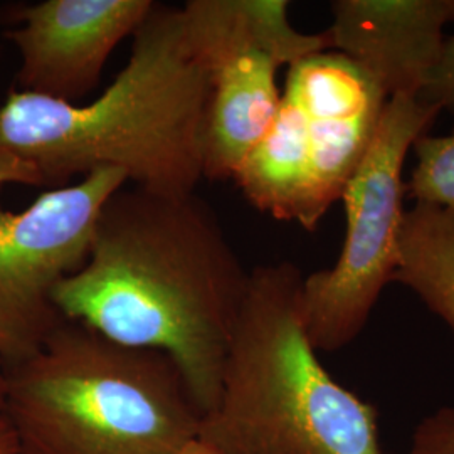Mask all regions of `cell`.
Masks as SVG:
<instances>
[{"label": "cell", "mask_w": 454, "mask_h": 454, "mask_svg": "<svg viewBox=\"0 0 454 454\" xmlns=\"http://www.w3.org/2000/svg\"><path fill=\"white\" fill-rule=\"evenodd\" d=\"M411 454H454V407H441L418 424Z\"/></svg>", "instance_id": "cell-14"}, {"label": "cell", "mask_w": 454, "mask_h": 454, "mask_svg": "<svg viewBox=\"0 0 454 454\" xmlns=\"http://www.w3.org/2000/svg\"><path fill=\"white\" fill-rule=\"evenodd\" d=\"M153 0H44L9 9V39L20 56L16 90L80 105Z\"/></svg>", "instance_id": "cell-9"}, {"label": "cell", "mask_w": 454, "mask_h": 454, "mask_svg": "<svg viewBox=\"0 0 454 454\" xmlns=\"http://www.w3.org/2000/svg\"><path fill=\"white\" fill-rule=\"evenodd\" d=\"M330 49L360 66L387 98L418 97L454 22V0H335Z\"/></svg>", "instance_id": "cell-10"}, {"label": "cell", "mask_w": 454, "mask_h": 454, "mask_svg": "<svg viewBox=\"0 0 454 454\" xmlns=\"http://www.w3.org/2000/svg\"><path fill=\"white\" fill-rule=\"evenodd\" d=\"M2 414L20 454H176L204 419L168 356L69 320L5 369Z\"/></svg>", "instance_id": "cell-4"}, {"label": "cell", "mask_w": 454, "mask_h": 454, "mask_svg": "<svg viewBox=\"0 0 454 454\" xmlns=\"http://www.w3.org/2000/svg\"><path fill=\"white\" fill-rule=\"evenodd\" d=\"M131 37L129 63L93 101L12 90L0 106V160L22 163L48 191L108 168L150 192L195 194L204 179L209 67L184 7L155 2Z\"/></svg>", "instance_id": "cell-2"}, {"label": "cell", "mask_w": 454, "mask_h": 454, "mask_svg": "<svg viewBox=\"0 0 454 454\" xmlns=\"http://www.w3.org/2000/svg\"><path fill=\"white\" fill-rule=\"evenodd\" d=\"M127 184L116 170H98L49 189L20 212L0 204V358L17 365L65 322L54 292L88 258L98 214Z\"/></svg>", "instance_id": "cell-7"}, {"label": "cell", "mask_w": 454, "mask_h": 454, "mask_svg": "<svg viewBox=\"0 0 454 454\" xmlns=\"http://www.w3.org/2000/svg\"><path fill=\"white\" fill-rule=\"evenodd\" d=\"M438 114L418 98L387 99L371 148L341 194L347 232L340 258L301 281V318L317 352H335L356 340L392 281L406 214L407 153Z\"/></svg>", "instance_id": "cell-5"}, {"label": "cell", "mask_w": 454, "mask_h": 454, "mask_svg": "<svg viewBox=\"0 0 454 454\" xmlns=\"http://www.w3.org/2000/svg\"><path fill=\"white\" fill-rule=\"evenodd\" d=\"M0 454H20L16 433L9 419L0 412Z\"/></svg>", "instance_id": "cell-16"}, {"label": "cell", "mask_w": 454, "mask_h": 454, "mask_svg": "<svg viewBox=\"0 0 454 454\" xmlns=\"http://www.w3.org/2000/svg\"><path fill=\"white\" fill-rule=\"evenodd\" d=\"M416 165L406 182L407 197L454 211V131L422 135L412 146Z\"/></svg>", "instance_id": "cell-12"}, {"label": "cell", "mask_w": 454, "mask_h": 454, "mask_svg": "<svg viewBox=\"0 0 454 454\" xmlns=\"http://www.w3.org/2000/svg\"><path fill=\"white\" fill-rule=\"evenodd\" d=\"M247 281L197 194L125 184L103 204L88 258L56 288L54 305L110 340L168 356L206 418L219 403Z\"/></svg>", "instance_id": "cell-1"}, {"label": "cell", "mask_w": 454, "mask_h": 454, "mask_svg": "<svg viewBox=\"0 0 454 454\" xmlns=\"http://www.w3.org/2000/svg\"><path fill=\"white\" fill-rule=\"evenodd\" d=\"M301 281L288 261L249 273L200 438L226 454H382L377 409L339 384L309 341Z\"/></svg>", "instance_id": "cell-3"}, {"label": "cell", "mask_w": 454, "mask_h": 454, "mask_svg": "<svg viewBox=\"0 0 454 454\" xmlns=\"http://www.w3.org/2000/svg\"><path fill=\"white\" fill-rule=\"evenodd\" d=\"M182 7L211 73L204 179L232 180L275 123L278 69L326 51L328 37L296 31L286 0H189Z\"/></svg>", "instance_id": "cell-6"}, {"label": "cell", "mask_w": 454, "mask_h": 454, "mask_svg": "<svg viewBox=\"0 0 454 454\" xmlns=\"http://www.w3.org/2000/svg\"><path fill=\"white\" fill-rule=\"evenodd\" d=\"M176 454H226L224 451H221L217 446L211 444L209 441L206 439L195 438L187 442L182 450H179Z\"/></svg>", "instance_id": "cell-17"}, {"label": "cell", "mask_w": 454, "mask_h": 454, "mask_svg": "<svg viewBox=\"0 0 454 454\" xmlns=\"http://www.w3.org/2000/svg\"><path fill=\"white\" fill-rule=\"evenodd\" d=\"M4 395H5V369H4V362L0 358V412L4 409Z\"/></svg>", "instance_id": "cell-18"}, {"label": "cell", "mask_w": 454, "mask_h": 454, "mask_svg": "<svg viewBox=\"0 0 454 454\" xmlns=\"http://www.w3.org/2000/svg\"><path fill=\"white\" fill-rule=\"evenodd\" d=\"M5 184H24L37 187L33 172L22 163L0 160V187Z\"/></svg>", "instance_id": "cell-15"}, {"label": "cell", "mask_w": 454, "mask_h": 454, "mask_svg": "<svg viewBox=\"0 0 454 454\" xmlns=\"http://www.w3.org/2000/svg\"><path fill=\"white\" fill-rule=\"evenodd\" d=\"M283 95L303 116L309 182L300 226L315 231L369 152L389 98L360 66L332 49L290 66Z\"/></svg>", "instance_id": "cell-8"}, {"label": "cell", "mask_w": 454, "mask_h": 454, "mask_svg": "<svg viewBox=\"0 0 454 454\" xmlns=\"http://www.w3.org/2000/svg\"><path fill=\"white\" fill-rule=\"evenodd\" d=\"M392 281L411 288L454 332V211L431 204L406 211Z\"/></svg>", "instance_id": "cell-11"}, {"label": "cell", "mask_w": 454, "mask_h": 454, "mask_svg": "<svg viewBox=\"0 0 454 454\" xmlns=\"http://www.w3.org/2000/svg\"><path fill=\"white\" fill-rule=\"evenodd\" d=\"M416 98L439 114L448 112L454 116V35L446 37L438 63L431 69Z\"/></svg>", "instance_id": "cell-13"}]
</instances>
